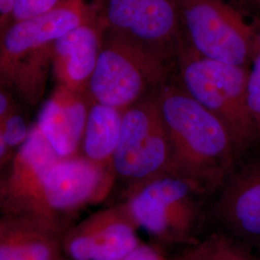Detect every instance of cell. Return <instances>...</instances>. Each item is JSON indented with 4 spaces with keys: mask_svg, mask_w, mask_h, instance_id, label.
I'll return each instance as SVG.
<instances>
[{
    "mask_svg": "<svg viewBox=\"0 0 260 260\" xmlns=\"http://www.w3.org/2000/svg\"><path fill=\"white\" fill-rule=\"evenodd\" d=\"M185 260H255L240 244L223 238L204 244Z\"/></svg>",
    "mask_w": 260,
    "mask_h": 260,
    "instance_id": "18",
    "label": "cell"
},
{
    "mask_svg": "<svg viewBox=\"0 0 260 260\" xmlns=\"http://www.w3.org/2000/svg\"><path fill=\"white\" fill-rule=\"evenodd\" d=\"M247 103L251 119L260 134V39L249 68Z\"/></svg>",
    "mask_w": 260,
    "mask_h": 260,
    "instance_id": "20",
    "label": "cell"
},
{
    "mask_svg": "<svg viewBox=\"0 0 260 260\" xmlns=\"http://www.w3.org/2000/svg\"><path fill=\"white\" fill-rule=\"evenodd\" d=\"M114 176L112 168L93 163L81 154L59 158L47 171L42 186L49 221L59 229L60 215L102 199L109 190Z\"/></svg>",
    "mask_w": 260,
    "mask_h": 260,
    "instance_id": "10",
    "label": "cell"
},
{
    "mask_svg": "<svg viewBox=\"0 0 260 260\" xmlns=\"http://www.w3.org/2000/svg\"><path fill=\"white\" fill-rule=\"evenodd\" d=\"M15 105L12 93L0 86V204L5 194L14 159L18 152L10 148L3 134L4 121Z\"/></svg>",
    "mask_w": 260,
    "mask_h": 260,
    "instance_id": "17",
    "label": "cell"
},
{
    "mask_svg": "<svg viewBox=\"0 0 260 260\" xmlns=\"http://www.w3.org/2000/svg\"><path fill=\"white\" fill-rule=\"evenodd\" d=\"M106 29L169 63L183 42L177 0H101Z\"/></svg>",
    "mask_w": 260,
    "mask_h": 260,
    "instance_id": "7",
    "label": "cell"
},
{
    "mask_svg": "<svg viewBox=\"0 0 260 260\" xmlns=\"http://www.w3.org/2000/svg\"><path fill=\"white\" fill-rule=\"evenodd\" d=\"M31 127L25 116L15 105L3 123V134L10 148L18 151L27 139Z\"/></svg>",
    "mask_w": 260,
    "mask_h": 260,
    "instance_id": "19",
    "label": "cell"
},
{
    "mask_svg": "<svg viewBox=\"0 0 260 260\" xmlns=\"http://www.w3.org/2000/svg\"><path fill=\"white\" fill-rule=\"evenodd\" d=\"M60 1L61 0H14L12 23L44 15L53 9Z\"/></svg>",
    "mask_w": 260,
    "mask_h": 260,
    "instance_id": "21",
    "label": "cell"
},
{
    "mask_svg": "<svg viewBox=\"0 0 260 260\" xmlns=\"http://www.w3.org/2000/svg\"><path fill=\"white\" fill-rule=\"evenodd\" d=\"M177 59L180 85L225 125L239 157L254 147L260 134L247 103L249 68L198 55L184 41Z\"/></svg>",
    "mask_w": 260,
    "mask_h": 260,
    "instance_id": "3",
    "label": "cell"
},
{
    "mask_svg": "<svg viewBox=\"0 0 260 260\" xmlns=\"http://www.w3.org/2000/svg\"><path fill=\"white\" fill-rule=\"evenodd\" d=\"M14 0H0V36L12 23Z\"/></svg>",
    "mask_w": 260,
    "mask_h": 260,
    "instance_id": "23",
    "label": "cell"
},
{
    "mask_svg": "<svg viewBox=\"0 0 260 260\" xmlns=\"http://www.w3.org/2000/svg\"><path fill=\"white\" fill-rule=\"evenodd\" d=\"M59 157L33 124L19 148L11 170L0 212L35 221L60 232L47 217L42 186L49 168Z\"/></svg>",
    "mask_w": 260,
    "mask_h": 260,
    "instance_id": "9",
    "label": "cell"
},
{
    "mask_svg": "<svg viewBox=\"0 0 260 260\" xmlns=\"http://www.w3.org/2000/svg\"><path fill=\"white\" fill-rule=\"evenodd\" d=\"M115 176L133 188L173 172V150L156 99V91L122 113L120 140L112 158Z\"/></svg>",
    "mask_w": 260,
    "mask_h": 260,
    "instance_id": "6",
    "label": "cell"
},
{
    "mask_svg": "<svg viewBox=\"0 0 260 260\" xmlns=\"http://www.w3.org/2000/svg\"><path fill=\"white\" fill-rule=\"evenodd\" d=\"M91 103L88 93L57 86L42 107L34 125L58 157L79 154Z\"/></svg>",
    "mask_w": 260,
    "mask_h": 260,
    "instance_id": "13",
    "label": "cell"
},
{
    "mask_svg": "<svg viewBox=\"0 0 260 260\" xmlns=\"http://www.w3.org/2000/svg\"><path fill=\"white\" fill-rule=\"evenodd\" d=\"M121 260H167L159 251L155 249L147 246L141 245L127 254Z\"/></svg>",
    "mask_w": 260,
    "mask_h": 260,
    "instance_id": "22",
    "label": "cell"
},
{
    "mask_svg": "<svg viewBox=\"0 0 260 260\" xmlns=\"http://www.w3.org/2000/svg\"><path fill=\"white\" fill-rule=\"evenodd\" d=\"M168 64L105 29L87 93L93 103L125 110L167 81Z\"/></svg>",
    "mask_w": 260,
    "mask_h": 260,
    "instance_id": "5",
    "label": "cell"
},
{
    "mask_svg": "<svg viewBox=\"0 0 260 260\" xmlns=\"http://www.w3.org/2000/svg\"><path fill=\"white\" fill-rule=\"evenodd\" d=\"M98 14L90 0H61L44 15L12 23L0 36V85L28 105L40 103L56 41Z\"/></svg>",
    "mask_w": 260,
    "mask_h": 260,
    "instance_id": "1",
    "label": "cell"
},
{
    "mask_svg": "<svg viewBox=\"0 0 260 260\" xmlns=\"http://www.w3.org/2000/svg\"><path fill=\"white\" fill-rule=\"evenodd\" d=\"M122 113V110L109 105L91 103L81 144V155L101 166L112 168V158L121 135Z\"/></svg>",
    "mask_w": 260,
    "mask_h": 260,
    "instance_id": "16",
    "label": "cell"
},
{
    "mask_svg": "<svg viewBox=\"0 0 260 260\" xmlns=\"http://www.w3.org/2000/svg\"><path fill=\"white\" fill-rule=\"evenodd\" d=\"M62 245L72 260H121L140 241L125 211L111 209L93 215L68 233Z\"/></svg>",
    "mask_w": 260,
    "mask_h": 260,
    "instance_id": "11",
    "label": "cell"
},
{
    "mask_svg": "<svg viewBox=\"0 0 260 260\" xmlns=\"http://www.w3.org/2000/svg\"><path fill=\"white\" fill-rule=\"evenodd\" d=\"M105 29L99 10L96 16L56 41L52 48L51 70L57 86L87 93Z\"/></svg>",
    "mask_w": 260,
    "mask_h": 260,
    "instance_id": "12",
    "label": "cell"
},
{
    "mask_svg": "<svg viewBox=\"0 0 260 260\" xmlns=\"http://www.w3.org/2000/svg\"><path fill=\"white\" fill-rule=\"evenodd\" d=\"M199 189L189 177L165 173L134 187L124 211L132 223L155 237H180L194 222Z\"/></svg>",
    "mask_w": 260,
    "mask_h": 260,
    "instance_id": "8",
    "label": "cell"
},
{
    "mask_svg": "<svg viewBox=\"0 0 260 260\" xmlns=\"http://www.w3.org/2000/svg\"><path fill=\"white\" fill-rule=\"evenodd\" d=\"M220 208L224 223L239 240L260 245V158L233 169Z\"/></svg>",
    "mask_w": 260,
    "mask_h": 260,
    "instance_id": "14",
    "label": "cell"
},
{
    "mask_svg": "<svg viewBox=\"0 0 260 260\" xmlns=\"http://www.w3.org/2000/svg\"><path fill=\"white\" fill-rule=\"evenodd\" d=\"M245 5L249 6L251 9L255 10L256 12L260 13V0H238Z\"/></svg>",
    "mask_w": 260,
    "mask_h": 260,
    "instance_id": "24",
    "label": "cell"
},
{
    "mask_svg": "<svg viewBox=\"0 0 260 260\" xmlns=\"http://www.w3.org/2000/svg\"><path fill=\"white\" fill-rule=\"evenodd\" d=\"M183 41L198 55L250 68L260 29L225 0H177Z\"/></svg>",
    "mask_w": 260,
    "mask_h": 260,
    "instance_id": "4",
    "label": "cell"
},
{
    "mask_svg": "<svg viewBox=\"0 0 260 260\" xmlns=\"http://www.w3.org/2000/svg\"><path fill=\"white\" fill-rule=\"evenodd\" d=\"M62 240L51 228L0 212V260H61Z\"/></svg>",
    "mask_w": 260,
    "mask_h": 260,
    "instance_id": "15",
    "label": "cell"
},
{
    "mask_svg": "<svg viewBox=\"0 0 260 260\" xmlns=\"http://www.w3.org/2000/svg\"><path fill=\"white\" fill-rule=\"evenodd\" d=\"M173 150V172L200 185L231 175L239 155L225 125L186 92L167 83L156 91Z\"/></svg>",
    "mask_w": 260,
    "mask_h": 260,
    "instance_id": "2",
    "label": "cell"
}]
</instances>
